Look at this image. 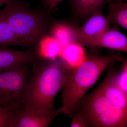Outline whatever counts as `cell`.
Wrapping results in <instances>:
<instances>
[{"label":"cell","mask_w":127,"mask_h":127,"mask_svg":"<svg viewBox=\"0 0 127 127\" xmlns=\"http://www.w3.org/2000/svg\"><path fill=\"white\" fill-rule=\"evenodd\" d=\"M61 113V108L46 113L36 112L23 107L14 114L7 127H47L58 115Z\"/></svg>","instance_id":"cell-5"},{"label":"cell","mask_w":127,"mask_h":127,"mask_svg":"<svg viewBox=\"0 0 127 127\" xmlns=\"http://www.w3.org/2000/svg\"><path fill=\"white\" fill-rule=\"evenodd\" d=\"M0 16L17 37L32 48L47 35L50 12L45 9L30 8L24 0H8Z\"/></svg>","instance_id":"cell-3"},{"label":"cell","mask_w":127,"mask_h":127,"mask_svg":"<svg viewBox=\"0 0 127 127\" xmlns=\"http://www.w3.org/2000/svg\"><path fill=\"white\" fill-rule=\"evenodd\" d=\"M16 112L0 104V127H7L9 120Z\"/></svg>","instance_id":"cell-19"},{"label":"cell","mask_w":127,"mask_h":127,"mask_svg":"<svg viewBox=\"0 0 127 127\" xmlns=\"http://www.w3.org/2000/svg\"><path fill=\"white\" fill-rule=\"evenodd\" d=\"M31 71L26 64L0 72V104L16 112L23 108Z\"/></svg>","instance_id":"cell-4"},{"label":"cell","mask_w":127,"mask_h":127,"mask_svg":"<svg viewBox=\"0 0 127 127\" xmlns=\"http://www.w3.org/2000/svg\"><path fill=\"white\" fill-rule=\"evenodd\" d=\"M122 67L118 72L113 70V77L115 83L118 87L127 95V60L124 59Z\"/></svg>","instance_id":"cell-18"},{"label":"cell","mask_w":127,"mask_h":127,"mask_svg":"<svg viewBox=\"0 0 127 127\" xmlns=\"http://www.w3.org/2000/svg\"><path fill=\"white\" fill-rule=\"evenodd\" d=\"M72 11L78 18H84L102 9L112 0H68Z\"/></svg>","instance_id":"cell-13"},{"label":"cell","mask_w":127,"mask_h":127,"mask_svg":"<svg viewBox=\"0 0 127 127\" xmlns=\"http://www.w3.org/2000/svg\"><path fill=\"white\" fill-rule=\"evenodd\" d=\"M36 46L39 58L46 60L56 59L62 50L59 43L53 37L48 35L41 39Z\"/></svg>","instance_id":"cell-14"},{"label":"cell","mask_w":127,"mask_h":127,"mask_svg":"<svg viewBox=\"0 0 127 127\" xmlns=\"http://www.w3.org/2000/svg\"><path fill=\"white\" fill-rule=\"evenodd\" d=\"M64 0H42L44 9L50 12L58 5Z\"/></svg>","instance_id":"cell-21"},{"label":"cell","mask_w":127,"mask_h":127,"mask_svg":"<svg viewBox=\"0 0 127 127\" xmlns=\"http://www.w3.org/2000/svg\"><path fill=\"white\" fill-rule=\"evenodd\" d=\"M23 96V107L41 113L55 110L54 101L63 89L71 68L61 57L33 64Z\"/></svg>","instance_id":"cell-1"},{"label":"cell","mask_w":127,"mask_h":127,"mask_svg":"<svg viewBox=\"0 0 127 127\" xmlns=\"http://www.w3.org/2000/svg\"><path fill=\"white\" fill-rule=\"evenodd\" d=\"M8 0H0V7L3 4H5L6 2H7Z\"/></svg>","instance_id":"cell-22"},{"label":"cell","mask_w":127,"mask_h":127,"mask_svg":"<svg viewBox=\"0 0 127 127\" xmlns=\"http://www.w3.org/2000/svg\"><path fill=\"white\" fill-rule=\"evenodd\" d=\"M113 104L97 88L88 95L79 105L78 111L85 117L88 127L107 111ZM78 111V110H77Z\"/></svg>","instance_id":"cell-7"},{"label":"cell","mask_w":127,"mask_h":127,"mask_svg":"<svg viewBox=\"0 0 127 127\" xmlns=\"http://www.w3.org/2000/svg\"><path fill=\"white\" fill-rule=\"evenodd\" d=\"M108 14L105 17L110 24L118 25L127 29V3L123 1H112L109 3Z\"/></svg>","instance_id":"cell-15"},{"label":"cell","mask_w":127,"mask_h":127,"mask_svg":"<svg viewBox=\"0 0 127 127\" xmlns=\"http://www.w3.org/2000/svg\"><path fill=\"white\" fill-rule=\"evenodd\" d=\"M77 43L82 46L93 47H104L127 52V38L117 29L108 30L94 38L78 39Z\"/></svg>","instance_id":"cell-8"},{"label":"cell","mask_w":127,"mask_h":127,"mask_svg":"<svg viewBox=\"0 0 127 127\" xmlns=\"http://www.w3.org/2000/svg\"><path fill=\"white\" fill-rule=\"evenodd\" d=\"M81 45L73 43L64 48L59 56L71 68L79 65L86 56Z\"/></svg>","instance_id":"cell-16"},{"label":"cell","mask_w":127,"mask_h":127,"mask_svg":"<svg viewBox=\"0 0 127 127\" xmlns=\"http://www.w3.org/2000/svg\"><path fill=\"white\" fill-rule=\"evenodd\" d=\"M71 127H88L87 122L83 114L79 111L74 112L72 116Z\"/></svg>","instance_id":"cell-20"},{"label":"cell","mask_w":127,"mask_h":127,"mask_svg":"<svg viewBox=\"0 0 127 127\" xmlns=\"http://www.w3.org/2000/svg\"><path fill=\"white\" fill-rule=\"evenodd\" d=\"M127 126V110L113 105L96 119L91 127H126Z\"/></svg>","instance_id":"cell-11"},{"label":"cell","mask_w":127,"mask_h":127,"mask_svg":"<svg viewBox=\"0 0 127 127\" xmlns=\"http://www.w3.org/2000/svg\"><path fill=\"white\" fill-rule=\"evenodd\" d=\"M77 28L63 22H56L51 28V36L59 43L62 48L77 43Z\"/></svg>","instance_id":"cell-12"},{"label":"cell","mask_w":127,"mask_h":127,"mask_svg":"<svg viewBox=\"0 0 127 127\" xmlns=\"http://www.w3.org/2000/svg\"><path fill=\"white\" fill-rule=\"evenodd\" d=\"M113 70L111 69L108 72L106 77L97 89L112 104L127 110V95L115 83Z\"/></svg>","instance_id":"cell-10"},{"label":"cell","mask_w":127,"mask_h":127,"mask_svg":"<svg viewBox=\"0 0 127 127\" xmlns=\"http://www.w3.org/2000/svg\"><path fill=\"white\" fill-rule=\"evenodd\" d=\"M39 57L36 50H18L6 46H0V72L23 65L39 62Z\"/></svg>","instance_id":"cell-6"},{"label":"cell","mask_w":127,"mask_h":127,"mask_svg":"<svg viewBox=\"0 0 127 127\" xmlns=\"http://www.w3.org/2000/svg\"><path fill=\"white\" fill-rule=\"evenodd\" d=\"M124 0H112V1H124Z\"/></svg>","instance_id":"cell-23"},{"label":"cell","mask_w":127,"mask_h":127,"mask_svg":"<svg viewBox=\"0 0 127 127\" xmlns=\"http://www.w3.org/2000/svg\"><path fill=\"white\" fill-rule=\"evenodd\" d=\"M124 59L120 53L105 56L94 53L86 56L80 65L71 68L61 96V113L71 117L85 94L107 67Z\"/></svg>","instance_id":"cell-2"},{"label":"cell","mask_w":127,"mask_h":127,"mask_svg":"<svg viewBox=\"0 0 127 127\" xmlns=\"http://www.w3.org/2000/svg\"><path fill=\"white\" fill-rule=\"evenodd\" d=\"M9 46L30 48L26 42L16 36L9 25L0 16V46Z\"/></svg>","instance_id":"cell-17"},{"label":"cell","mask_w":127,"mask_h":127,"mask_svg":"<svg viewBox=\"0 0 127 127\" xmlns=\"http://www.w3.org/2000/svg\"><path fill=\"white\" fill-rule=\"evenodd\" d=\"M91 16L81 27L77 28V41L94 38L110 29L102 9L95 12Z\"/></svg>","instance_id":"cell-9"}]
</instances>
